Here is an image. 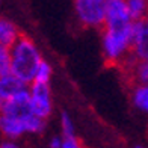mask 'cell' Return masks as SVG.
<instances>
[{
  "label": "cell",
  "instance_id": "14",
  "mask_svg": "<svg viewBox=\"0 0 148 148\" xmlns=\"http://www.w3.org/2000/svg\"><path fill=\"white\" fill-rule=\"evenodd\" d=\"M51 74H53V68L51 65L47 62L45 59H42L41 65L36 71V76H35V82L36 83H50V79H51Z\"/></svg>",
  "mask_w": 148,
  "mask_h": 148
},
{
  "label": "cell",
  "instance_id": "11",
  "mask_svg": "<svg viewBox=\"0 0 148 148\" xmlns=\"http://www.w3.org/2000/svg\"><path fill=\"white\" fill-rule=\"evenodd\" d=\"M127 6L133 21L144 20L148 15V0H127Z\"/></svg>",
  "mask_w": 148,
  "mask_h": 148
},
{
  "label": "cell",
  "instance_id": "8",
  "mask_svg": "<svg viewBox=\"0 0 148 148\" xmlns=\"http://www.w3.org/2000/svg\"><path fill=\"white\" fill-rule=\"evenodd\" d=\"M29 85H26L21 82L17 76L14 74H8V76H2L0 77V101H5L9 97H12L14 94L20 92L21 89L27 88Z\"/></svg>",
  "mask_w": 148,
  "mask_h": 148
},
{
  "label": "cell",
  "instance_id": "16",
  "mask_svg": "<svg viewBox=\"0 0 148 148\" xmlns=\"http://www.w3.org/2000/svg\"><path fill=\"white\" fill-rule=\"evenodd\" d=\"M62 148H83V145L77 136H68V138H64Z\"/></svg>",
  "mask_w": 148,
  "mask_h": 148
},
{
  "label": "cell",
  "instance_id": "17",
  "mask_svg": "<svg viewBox=\"0 0 148 148\" xmlns=\"http://www.w3.org/2000/svg\"><path fill=\"white\" fill-rule=\"evenodd\" d=\"M62 142H64V138H59V136H53L49 142L50 148H62Z\"/></svg>",
  "mask_w": 148,
  "mask_h": 148
},
{
  "label": "cell",
  "instance_id": "19",
  "mask_svg": "<svg viewBox=\"0 0 148 148\" xmlns=\"http://www.w3.org/2000/svg\"><path fill=\"white\" fill-rule=\"evenodd\" d=\"M130 148H144L142 145H140V144H134V145H132Z\"/></svg>",
  "mask_w": 148,
  "mask_h": 148
},
{
  "label": "cell",
  "instance_id": "9",
  "mask_svg": "<svg viewBox=\"0 0 148 148\" xmlns=\"http://www.w3.org/2000/svg\"><path fill=\"white\" fill-rule=\"evenodd\" d=\"M20 35H21V32H20V29L11 20L5 18V17L0 20V47L11 49L17 42Z\"/></svg>",
  "mask_w": 148,
  "mask_h": 148
},
{
  "label": "cell",
  "instance_id": "3",
  "mask_svg": "<svg viewBox=\"0 0 148 148\" xmlns=\"http://www.w3.org/2000/svg\"><path fill=\"white\" fill-rule=\"evenodd\" d=\"M107 0H74V9L83 27L100 29L104 26Z\"/></svg>",
  "mask_w": 148,
  "mask_h": 148
},
{
  "label": "cell",
  "instance_id": "12",
  "mask_svg": "<svg viewBox=\"0 0 148 148\" xmlns=\"http://www.w3.org/2000/svg\"><path fill=\"white\" fill-rule=\"evenodd\" d=\"M127 68L130 70V74H132L134 83L148 85V64H147V60L136 62L130 66H127Z\"/></svg>",
  "mask_w": 148,
  "mask_h": 148
},
{
  "label": "cell",
  "instance_id": "13",
  "mask_svg": "<svg viewBox=\"0 0 148 148\" xmlns=\"http://www.w3.org/2000/svg\"><path fill=\"white\" fill-rule=\"evenodd\" d=\"M12 73V60H11V50L0 47V77L8 76Z\"/></svg>",
  "mask_w": 148,
  "mask_h": 148
},
{
  "label": "cell",
  "instance_id": "5",
  "mask_svg": "<svg viewBox=\"0 0 148 148\" xmlns=\"http://www.w3.org/2000/svg\"><path fill=\"white\" fill-rule=\"evenodd\" d=\"M0 110H2V115L5 116H14L20 119H26L27 116H30L33 110H32V103H30L29 86L14 94L5 101H0Z\"/></svg>",
  "mask_w": 148,
  "mask_h": 148
},
{
  "label": "cell",
  "instance_id": "20",
  "mask_svg": "<svg viewBox=\"0 0 148 148\" xmlns=\"http://www.w3.org/2000/svg\"><path fill=\"white\" fill-rule=\"evenodd\" d=\"M147 64H148V59H147Z\"/></svg>",
  "mask_w": 148,
  "mask_h": 148
},
{
  "label": "cell",
  "instance_id": "4",
  "mask_svg": "<svg viewBox=\"0 0 148 148\" xmlns=\"http://www.w3.org/2000/svg\"><path fill=\"white\" fill-rule=\"evenodd\" d=\"M148 59V15L144 20L133 21L132 27V51L124 66Z\"/></svg>",
  "mask_w": 148,
  "mask_h": 148
},
{
  "label": "cell",
  "instance_id": "1",
  "mask_svg": "<svg viewBox=\"0 0 148 148\" xmlns=\"http://www.w3.org/2000/svg\"><path fill=\"white\" fill-rule=\"evenodd\" d=\"M9 50L12 60V74L30 86L35 82L36 71L42 62V56L38 47L27 35L21 33L17 42Z\"/></svg>",
  "mask_w": 148,
  "mask_h": 148
},
{
  "label": "cell",
  "instance_id": "18",
  "mask_svg": "<svg viewBox=\"0 0 148 148\" xmlns=\"http://www.w3.org/2000/svg\"><path fill=\"white\" fill-rule=\"evenodd\" d=\"M0 148H21L15 140H11V139H5L3 142H2V147Z\"/></svg>",
  "mask_w": 148,
  "mask_h": 148
},
{
  "label": "cell",
  "instance_id": "10",
  "mask_svg": "<svg viewBox=\"0 0 148 148\" xmlns=\"http://www.w3.org/2000/svg\"><path fill=\"white\" fill-rule=\"evenodd\" d=\"M130 98H132L133 106L148 116V85L134 83L132 88Z\"/></svg>",
  "mask_w": 148,
  "mask_h": 148
},
{
  "label": "cell",
  "instance_id": "6",
  "mask_svg": "<svg viewBox=\"0 0 148 148\" xmlns=\"http://www.w3.org/2000/svg\"><path fill=\"white\" fill-rule=\"evenodd\" d=\"M30 103L32 110L35 115L47 119L53 112V101H51V89L49 83H36L33 82L30 86Z\"/></svg>",
  "mask_w": 148,
  "mask_h": 148
},
{
  "label": "cell",
  "instance_id": "2",
  "mask_svg": "<svg viewBox=\"0 0 148 148\" xmlns=\"http://www.w3.org/2000/svg\"><path fill=\"white\" fill-rule=\"evenodd\" d=\"M132 27L101 29L103 58L109 65H124L132 51Z\"/></svg>",
  "mask_w": 148,
  "mask_h": 148
},
{
  "label": "cell",
  "instance_id": "15",
  "mask_svg": "<svg viewBox=\"0 0 148 148\" xmlns=\"http://www.w3.org/2000/svg\"><path fill=\"white\" fill-rule=\"evenodd\" d=\"M60 129H62V136L68 138V136H76V129H74V123L71 116L66 112L60 113Z\"/></svg>",
  "mask_w": 148,
  "mask_h": 148
},
{
  "label": "cell",
  "instance_id": "7",
  "mask_svg": "<svg viewBox=\"0 0 148 148\" xmlns=\"http://www.w3.org/2000/svg\"><path fill=\"white\" fill-rule=\"evenodd\" d=\"M0 130H2L5 139H11V140H15L18 138H21L24 133H27L24 119L14 118V116H5V115H2V118H0Z\"/></svg>",
  "mask_w": 148,
  "mask_h": 148
}]
</instances>
